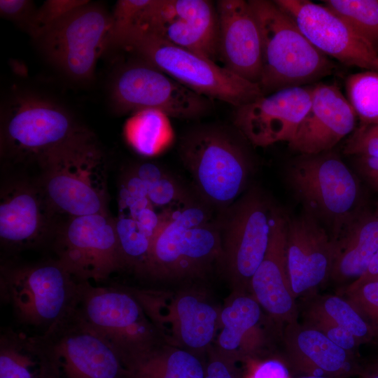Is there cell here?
I'll use <instances>...</instances> for the list:
<instances>
[{
    "label": "cell",
    "mask_w": 378,
    "mask_h": 378,
    "mask_svg": "<svg viewBox=\"0 0 378 378\" xmlns=\"http://www.w3.org/2000/svg\"><path fill=\"white\" fill-rule=\"evenodd\" d=\"M38 185L53 213L72 217L108 214L105 155L88 129L37 162Z\"/></svg>",
    "instance_id": "cell-1"
},
{
    "label": "cell",
    "mask_w": 378,
    "mask_h": 378,
    "mask_svg": "<svg viewBox=\"0 0 378 378\" xmlns=\"http://www.w3.org/2000/svg\"><path fill=\"white\" fill-rule=\"evenodd\" d=\"M111 46L133 53L196 93L234 108L264 95L258 83L139 28L127 27L114 31Z\"/></svg>",
    "instance_id": "cell-2"
},
{
    "label": "cell",
    "mask_w": 378,
    "mask_h": 378,
    "mask_svg": "<svg viewBox=\"0 0 378 378\" xmlns=\"http://www.w3.org/2000/svg\"><path fill=\"white\" fill-rule=\"evenodd\" d=\"M248 1L260 32L262 70L258 84L264 95L304 86L334 71L335 64L309 42L274 1Z\"/></svg>",
    "instance_id": "cell-3"
},
{
    "label": "cell",
    "mask_w": 378,
    "mask_h": 378,
    "mask_svg": "<svg viewBox=\"0 0 378 378\" xmlns=\"http://www.w3.org/2000/svg\"><path fill=\"white\" fill-rule=\"evenodd\" d=\"M237 131L222 124H200L179 140V156L199 195L216 207L232 204L247 181L249 162Z\"/></svg>",
    "instance_id": "cell-4"
},
{
    "label": "cell",
    "mask_w": 378,
    "mask_h": 378,
    "mask_svg": "<svg viewBox=\"0 0 378 378\" xmlns=\"http://www.w3.org/2000/svg\"><path fill=\"white\" fill-rule=\"evenodd\" d=\"M78 282L55 258L1 266L0 296L20 324L44 335L68 316L77 302Z\"/></svg>",
    "instance_id": "cell-5"
},
{
    "label": "cell",
    "mask_w": 378,
    "mask_h": 378,
    "mask_svg": "<svg viewBox=\"0 0 378 378\" xmlns=\"http://www.w3.org/2000/svg\"><path fill=\"white\" fill-rule=\"evenodd\" d=\"M222 254L221 227L203 205L187 202L153 238L144 275L183 279L204 273Z\"/></svg>",
    "instance_id": "cell-6"
},
{
    "label": "cell",
    "mask_w": 378,
    "mask_h": 378,
    "mask_svg": "<svg viewBox=\"0 0 378 378\" xmlns=\"http://www.w3.org/2000/svg\"><path fill=\"white\" fill-rule=\"evenodd\" d=\"M75 310L113 346L126 368L163 342L130 288L78 283Z\"/></svg>",
    "instance_id": "cell-7"
},
{
    "label": "cell",
    "mask_w": 378,
    "mask_h": 378,
    "mask_svg": "<svg viewBox=\"0 0 378 378\" xmlns=\"http://www.w3.org/2000/svg\"><path fill=\"white\" fill-rule=\"evenodd\" d=\"M64 106L30 92L13 95L1 113V155L36 162L86 130Z\"/></svg>",
    "instance_id": "cell-8"
},
{
    "label": "cell",
    "mask_w": 378,
    "mask_h": 378,
    "mask_svg": "<svg viewBox=\"0 0 378 378\" xmlns=\"http://www.w3.org/2000/svg\"><path fill=\"white\" fill-rule=\"evenodd\" d=\"M112 14L88 1L45 27L33 37L48 61L68 78L92 79L97 62L111 46Z\"/></svg>",
    "instance_id": "cell-9"
},
{
    "label": "cell",
    "mask_w": 378,
    "mask_h": 378,
    "mask_svg": "<svg viewBox=\"0 0 378 378\" xmlns=\"http://www.w3.org/2000/svg\"><path fill=\"white\" fill-rule=\"evenodd\" d=\"M109 96L113 108L120 114L155 110L167 117L197 119L213 109L212 99L190 90L138 57L114 71Z\"/></svg>",
    "instance_id": "cell-10"
},
{
    "label": "cell",
    "mask_w": 378,
    "mask_h": 378,
    "mask_svg": "<svg viewBox=\"0 0 378 378\" xmlns=\"http://www.w3.org/2000/svg\"><path fill=\"white\" fill-rule=\"evenodd\" d=\"M291 186L307 212L330 224L335 241L354 218L359 197L358 183L337 155H304L290 167Z\"/></svg>",
    "instance_id": "cell-11"
},
{
    "label": "cell",
    "mask_w": 378,
    "mask_h": 378,
    "mask_svg": "<svg viewBox=\"0 0 378 378\" xmlns=\"http://www.w3.org/2000/svg\"><path fill=\"white\" fill-rule=\"evenodd\" d=\"M53 246L55 259L78 283L98 284L125 267L108 213L70 218L55 231Z\"/></svg>",
    "instance_id": "cell-12"
},
{
    "label": "cell",
    "mask_w": 378,
    "mask_h": 378,
    "mask_svg": "<svg viewBox=\"0 0 378 378\" xmlns=\"http://www.w3.org/2000/svg\"><path fill=\"white\" fill-rule=\"evenodd\" d=\"M130 290L166 343L194 354L210 346L218 329L220 310L205 295L194 290Z\"/></svg>",
    "instance_id": "cell-13"
},
{
    "label": "cell",
    "mask_w": 378,
    "mask_h": 378,
    "mask_svg": "<svg viewBox=\"0 0 378 378\" xmlns=\"http://www.w3.org/2000/svg\"><path fill=\"white\" fill-rule=\"evenodd\" d=\"M272 208L249 191L231 208L221 227L222 262L234 290L248 293L253 275L266 253Z\"/></svg>",
    "instance_id": "cell-14"
},
{
    "label": "cell",
    "mask_w": 378,
    "mask_h": 378,
    "mask_svg": "<svg viewBox=\"0 0 378 378\" xmlns=\"http://www.w3.org/2000/svg\"><path fill=\"white\" fill-rule=\"evenodd\" d=\"M130 27L144 29L213 62L218 59L216 2L148 0L139 19Z\"/></svg>",
    "instance_id": "cell-15"
},
{
    "label": "cell",
    "mask_w": 378,
    "mask_h": 378,
    "mask_svg": "<svg viewBox=\"0 0 378 378\" xmlns=\"http://www.w3.org/2000/svg\"><path fill=\"white\" fill-rule=\"evenodd\" d=\"M320 52L340 62L378 72V52L342 18L309 0H275Z\"/></svg>",
    "instance_id": "cell-16"
},
{
    "label": "cell",
    "mask_w": 378,
    "mask_h": 378,
    "mask_svg": "<svg viewBox=\"0 0 378 378\" xmlns=\"http://www.w3.org/2000/svg\"><path fill=\"white\" fill-rule=\"evenodd\" d=\"M44 335L53 348L61 378H129L113 346L75 309Z\"/></svg>",
    "instance_id": "cell-17"
},
{
    "label": "cell",
    "mask_w": 378,
    "mask_h": 378,
    "mask_svg": "<svg viewBox=\"0 0 378 378\" xmlns=\"http://www.w3.org/2000/svg\"><path fill=\"white\" fill-rule=\"evenodd\" d=\"M313 85L284 88L235 108L233 125L255 146L290 143L311 105Z\"/></svg>",
    "instance_id": "cell-18"
},
{
    "label": "cell",
    "mask_w": 378,
    "mask_h": 378,
    "mask_svg": "<svg viewBox=\"0 0 378 378\" xmlns=\"http://www.w3.org/2000/svg\"><path fill=\"white\" fill-rule=\"evenodd\" d=\"M335 248L332 237L309 212L287 218V266L296 298L312 292L330 279Z\"/></svg>",
    "instance_id": "cell-19"
},
{
    "label": "cell",
    "mask_w": 378,
    "mask_h": 378,
    "mask_svg": "<svg viewBox=\"0 0 378 378\" xmlns=\"http://www.w3.org/2000/svg\"><path fill=\"white\" fill-rule=\"evenodd\" d=\"M216 6L218 23V56L223 66L242 78L258 84L262 70L261 37L249 1L218 0Z\"/></svg>",
    "instance_id": "cell-20"
},
{
    "label": "cell",
    "mask_w": 378,
    "mask_h": 378,
    "mask_svg": "<svg viewBox=\"0 0 378 378\" xmlns=\"http://www.w3.org/2000/svg\"><path fill=\"white\" fill-rule=\"evenodd\" d=\"M287 218L272 209L268 247L253 275L250 293L280 324L298 321V310L289 278L286 257Z\"/></svg>",
    "instance_id": "cell-21"
},
{
    "label": "cell",
    "mask_w": 378,
    "mask_h": 378,
    "mask_svg": "<svg viewBox=\"0 0 378 378\" xmlns=\"http://www.w3.org/2000/svg\"><path fill=\"white\" fill-rule=\"evenodd\" d=\"M356 114L335 84L313 85L311 105L290 148L304 155L323 153L350 134Z\"/></svg>",
    "instance_id": "cell-22"
},
{
    "label": "cell",
    "mask_w": 378,
    "mask_h": 378,
    "mask_svg": "<svg viewBox=\"0 0 378 378\" xmlns=\"http://www.w3.org/2000/svg\"><path fill=\"white\" fill-rule=\"evenodd\" d=\"M49 207L39 186L15 181L0 197L1 245L13 251L36 247L52 233Z\"/></svg>",
    "instance_id": "cell-23"
},
{
    "label": "cell",
    "mask_w": 378,
    "mask_h": 378,
    "mask_svg": "<svg viewBox=\"0 0 378 378\" xmlns=\"http://www.w3.org/2000/svg\"><path fill=\"white\" fill-rule=\"evenodd\" d=\"M0 378H61L48 338L12 328L2 330Z\"/></svg>",
    "instance_id": "cell-24"
},
{
    "label": "cell",
    "mask_w": 378,
    "mask_h": 378,
    "mask_svg": "<svg viewBox=\"0 0 378 378\" xmlns=\"http://www.w3.org/2000/svg\"><path fill=\"white\" fill-rule=\"evenodd\" d=\"M377 251L378 216L354 217L335 240L330 279L352 283L364 273Z\"/></svg>",
    "instance_id": "cell-25"
},
{
    "label": "cell",
    "mask_w": 378,
    "mask_h": 378,
    "mask_svg": "<svg viewBox=\"0 0 378 378\" xmlns=\"http://www.w3.org/2000/svg\"><path fill=\"white\" fill-rule=\"evenodd\" d=\"M284 342L290 356L305 366L328 374L348 371L351 367L352 353L304 323L286 325Z\"/></svg>",
    "instance_id": "cell-26"
},
{
    "label": "cell",
    "mask_w": 378,
    "mask_h": 378,
    "mask_svg": "<svg viewBox=\"0 0 378 378\" xmlns=\"http://www.w3.org/2000/svg\"><path fill=\"white\" fill-rule=\"evenodd\" d=\"M261 309L251 294L235 290L220 310L218 354L229 360L243 353L261 318Z\"/></svg>",
    "instance_id": "cell-27"
},
{
    "label": "cell",
    "mask_w": 378,
    "mask_h": 378,
    "mask_svg": "<svg viewBox=\"0 0 378 378\" xmlns=\"http://www.w3.org/2000/svg\"><path fill=\"white\" fill-rule=\"evenodd\" d=\"M129 378H204L205 368L192 352L162 342L127 368Z\"/></svg>",
    "instance_id": "cell-28"
},
{
    "label": "cell",
    "mask_w": 378,
    "mask_h": 378,
    "mask_svg": "<svg viewBox=\"0 0 378 378\" xmlns=\"http://www.w3.org/2000/svg\"><path fill=\"white\" fill-rule=\"evenodd\" d=\"M167 118L155 110L133 113L124 127L127 141L143 156L152 157L160 154L167 148L173 137Z\"/></svg>",
    "instance_id": "cell-29"
},
{
    "label": "cell",
    "mask_w": 378,
    "mask_h": 378,
    "mask_svg": "<svg viewBox=\"0 0 378 378\" xmlns=\"http://www.w3.org/2000/svg\"><path fill=\"white\" fill-rule=\"evenodd\" d=\"M323 4L348 23L377 51L378 0H325Z\"/></svg>",
    "instance_id": "cell-30"
},
{
    "label": "cell",
    "mask_w": 378,
    "mask_h": 378,
    "mask_svg": "<svg viewBox=\"0 0 378 378\" xmlns=\"http://www.w3.org/2000/svg\"><path fill=\"white\" fill-rule=\"evenodd\" d=\"M309 304L350 332L360 345L374 342L370 326L344 296L323 295L312 300Z\"/></svg>",
    "instance_id": "cell-31"
},
{
    "label": "cell",
    "mask_w": 378,
    "mask_h": 378,
    "mask_svg": "<svg viewBox=\"0 0 378 378\" xmlns=\"http://www.w3.org/2000/svg\"><path fill=\"white\" fill-rule=\"evenodd\" d=\"M345 87L348 100L362 125L378 124V72L351 74Z\"/></svg>",
    "instance_id": "cell-32"
},
{
    "label": "cell",
    "mask_w": 378,
    "mask_h": 378,
    "mask_svg": "<svg viewBox=\"0 0 378 378\" xmlns=\"http://www.w3.org/2000/svg\"><path fill=\"white\" fill-rule=\"evenodd\" d=\"M115 225L125 266L144 274L153 239L138 225L135 220L120 214Z\"/></svg>",
    "instance_id": "cell-33"
},
{
    "label": "cell",
    "mask_w": 378,
    "mask_h": 378,
    "mask_svg": "<svg viewBox=\"0 0 378 378\" xmlns=\"http://www.w3.org/2000/svg\"><path fill=\"white\" fill-rule=\"evenodd\" d=\"M132 169L144 183L148 197L154 206H166L176 203H186V195L177 181L160 166L143 162Z\"/></svg>",
    "instance_id": "cell-34"
},
{
    "label": "cell",
    "mask_w": 378,
    "mask_h": 378,
    "mask_svg": "<svg viewBox=\"0 0 378 378\" xmlns=\"http://www.w3.org/2000/svg\"><path fill=\"white\" fill-rule=\"evenodd\" d=\"M344 296L370 326L378 343V281H370L352 290H342Z\"/></svg>",
    "instance_id": "cell-35"
},
{
    "label": "cell",
    "mask_w": 378,
    "mask_h": 378,
    "mask_svg": "<svg viewBox=\"0 0 378 378\" xmlns=\"http://www.w3.org/2000/svg\"><path fill=\"white\" fill-rule=\"evenodd\" d=\"M304 316V323L318 330L344 350L353 354L360 346L350 332L331 321L312 304L307 307Z\"/></svg>",
    "instance_id": "cell-36"
},
{
    "label": "cell",
    "mask_w": 378,
    "mask_h": 378,
    "mask_svg": "<svg viewBox=\"0 0 378 378\" xmlns=\"http://www.w3.org/2000/svg\"><path fill=\"white\" fill-rule=\"evenodd\" d=\"M88 1L85 0H48L45 1L41 8H37L29 34L33 38L43 29Z\"/></svg>",
    "instance_id": "cell-37"
},
{
    "label": "cell",
    "mask_w": 378,
    "mask_h": 378,
    "mask_svg": "<svg viewBox=\"0 0 378 378\" xmlns=\"http://www.w3.org/2000/svg\"><path fill=\"white\" fill-rule=\"evenodd\" d=\"M344 151L347 155L378 157V124L362 125L347 140Z\"/></svg>",
    "instance_id": "cell-38"
},
{
    "label": "cell",
    "mask_w": 378,
    "mask_h": 378,
    "mask_svg": "<svg viewBox=\"0 0 378 378\" xmlns=\"http://www.w3.org/2000/svg\"><path fill=\"white\" fill-rule=\"evenodd\" d=\"M37 8L29 0H1L0 13L2 17L12 21L29 34Z\"/></svg>",
    "instance_id": "cell-39"
},
{
    "label": "cell",
    "mask_w": 378,
    "mask_h": 378,
    "mask_svg": "<svg viewBox=\"0 0 378 378\" xmlns=\"http://www.w3.org/2000/svg\"><path fill=\"white\" fill-rule=\"evenodd\" d=\"M248 378H289V372L279 360L267 359L255 365Z\"/></svg>",
    "instance_id": "cell-40"
},
{
    "label": "cell",
    "mask_w": 378,
    "mask_h": 378,
    "mask_svg": "<svg viewBox=\"0 0 378 378\" xmlns=\"http://www.w3.org/2000/svg\"><path fill=\"white\" fill-rule=\"evenodd\" d=\"M228 361L218 354L214 355L205 368L204 378H235Z\"/></svg>",
    "instance_id": "cell-41"
},
{
    "label": "cell",
    "mask_w": 378,
    "mask_h": 378,
    "mask_svg": "<svg viewBox=\"0 0 378 378\" xmlns=\"http://www.w3.org/2000/svg\"><path fill=\"white\" fill-rule=\"evenodd\" d=\"M378 276V251L370 260L364 273L352 283L344 287L342 290H352L372 281Z\"/></svg>",
    "instance_id": "cell-42"
},
{
    "label": "cell",
    "mask_w": 378,
    "mask_h": 378,
    "mask_svg": "<svg viewBox=\"0 0 378 378\" xmlns=\"http://www.w3.org/2000/svg\"><path fill=\"white\" fill-rule=\"evenodd\" d=\"M361 168L370 182L378 189V157H360Z\"/></svg>",
    "instance_id": "cell-43"
},
{
    "label": "cell",
    "mask_w": 378,
    "mask_h": 378,
    "mask_svg": "<svg viewBox=\"0 0 378 378\" xmlns=\"http://www.w3.org/2000/svg\"><path fill=\"white\" fill-rule=\"evenodd\" d=\"M367 378H378V367L375 370L369 374Z\"/></svg>",
    "instance_id": "cell-44"
},
{
    "label": "cell",
    "mask_w": 378,
    "mask_h": 378,
    "mask_svg": "<svg viewBox=\"0 0 378 378\" xmlns=\"http://www.w3.org/2000/svg\"><path fill=\"white\" fill-rule=\"evenodd\" d=\"M299 378H327L326 377L318 375V374H312V375H307V376H302Z\"/></svg>",
    "instance_id": "cell-45"
},
{
    "label": "cell",
    "mask_w": 378,
    "mask_h": 378,
    "mask_svg": "<svg viewBox=\"0 0 378 378\" xmlns=\"http://www.w3.org/2000/svg\"><path fill=\"white\" fill-rule=\"evenodd\" d=\"M372 281H378V276L376 277Z\"/></svg>",
    "instance_id": "cell-46"
},
{
    "label": "cell",
    "mask_w": 378,
    "mask_h": 378,
    "mask_svg": "<svg viewBox=\"0 0 378 378\" xmlns=\"http://www.w3.org/2000/svg\"><path fill=\"white\" fill-rule=\"evenodd\" d=\"M377 52H378V48H377Z\"/></svg>",
    "instance_id": "cell-47"
}]
</instances>
